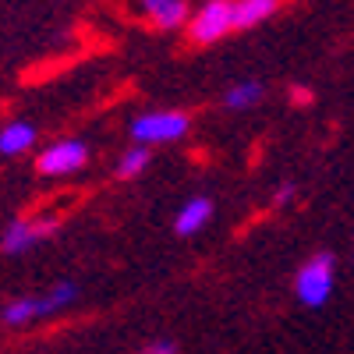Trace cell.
Listing matches in <instances>:
<instances>
[{"instance_id":"obj_4","label":"cell","mask_w":354,"mask_h":354,"mask_svg":"<svg viewBox=\"0 0 354 354\" xmlns=\"http://www.w3.org/2000/svg\"><path fill=\"white\" fill-rule=\"evenodd\" d=\"M88 160V145L78 142V138H61V142H53L46 145V149L36 156V170L43 177H64V174H75L82 170Z\"/></svg>"},{"instance_id":"obj_14","label":"cell","mask_w":354,"mask_h":354,"mask_svg":"<svg viewBox=\"0 0 354 354\" xmlns=\"http://www.w3.org/2000/svg\"><path fill=\"white\" fill-rule=\"evenodd\" d=\"M294 198V185H280V192H277V205H283V202H290Z\"/></svg>"},{"instance_id":"obj_3","label":"cell","mask_w":354,"mask_h":354,"mask_svg":"<svg viewBox=\"0 0 354 354\" xmlns=\"http://www.w3.org/2000/svg\"><path fill=\"white\" fill-rule=\"evenodd\" d=\"M230 28H234V0H205L188 18V39L195 46H209L223 39Z\"/></svg>"},{"instance_id":"obj_8","label":"cell","mask_w":354,"mask_h":354,"mask_svg":"<svg viewBox=\"0 0 354 354\" xmlns=\"http://www.w3.org/2000/svg\"><path fill=\"white\" fill-rule=\"evenodd\" d=\"M36 135L39 131L28 124V121H11V124L0 128V153H4V156H21V153L32 149Z\"/></svg>"},{"instance_id":"obj_12","label":"cell","mask_w":354,"mask_h":354,"mask_svg":"<svg viewBox=\"0 0 354 354\" xmlns=\"http://www.w3.org/2000/svg\"><path fill=\"white\" fill-rule=\"evenodd\" d=\"M149 145H135V149H128L124 153V160H117V181H135V177L145 170V167H149Z\"/></svg>"},{"instance_id":"obj_9","label":"cell","mask_w":354,"mask_h":354,"mask_svg":"<svg viewBox=\"0 0 354 354\" xmlns=\"http://www.w3.org/2000/svg\"><path fill=\"white\" fill-rule=\"evenodd\" d=\"M277 11H280V0H234V28H255Z\"/></svg>"},{"instance_id":"obj_5","label":"cell","mask_w":354,"mask_h":354,"mask_svg":"<svg viewBox=\"0 0 354 354\" xmlns=\"http://www.w3.org/2000/svg\"><path fill=\"white\" fill-rule=\"evenodd\" d=\"M50 234H57V220L53 216H39V220H11L4 227V234H0V252L4 255H21L28 248H36L43 238H50Z\"/></svg>"},{"instance_id":"obj_6","label":"cell","mask_w":354,"mask_h":354,"mask_svg":"<svg viewBox=\"0 0 354 354\" xmlns=\"http://www.w3.org/2000/svg\"><path fill=\"white\" fill-rule=\"evenodd\" d=\"M138 4H142L145 21L156 25V28H181L192 18L185 0H138Z\"/></svg>"},{"instance_id":"obj_1","label":"cell","mask_w":354,"mask_h":354,"mask_svg":"<svg viewBox=\"0 0 354 354\" xmlns=\"http://www.w3.org/2000/svg\"><path fill=\"white\" fill-rule=\"evenodd\" d=\"M333 270H337V262H333L330 252H315L301 266L298 277H294V290H298L301 305L322 308V305L330 301V294H333Z\"/></svg>"},{"instance_id":"obj_7","label":"cell","mask_w":354,"mask_h":354,"mask_svg":"<svg viewBox=\"0 0 354 354\" xmlns=\"http://www.w3.org/2000/svg\"><path fill=\"white\" fill-rule=\"evenodd\" d=\"M209 216H213V202L205 195H195L181 205V213L174 216V234L177 238H192V234H198L205 223H209Z\"/></svg>"},{"instance_id":"obj_13","label":"cell","mask_w":354,"mask_h":354,"mask_svg":"<svg viewBox=\"0 0 354 354\" xmlns=\"http://www.w3.org/2000/svg\"><path fill=\"white\" fill-rule=\"evenodd\" d=\"M142 354H177V344L174 340H156V344H149Z\"/></svg>"},{"instance_id":"obj_11","label":"cell","mask_w":354,"mask_h":354,"mask_svg":"<svg viewBox=\"0 0 354 354\" xmlns=\"http://www.w3.org/2000/svg\"><path fill=\"white\" fill-rule=\"evenodd\" d=\"M262 96H266V85H262V82H238V85L227 88L223 106H227V110H248V106H255Z\"/></svg>"},{"instance_id":"obj_10","label":"cell","mask_w":354,"mask_h":354,"mask_svg":"<svg viewBox=\"0 0 354 354\" xmlns=\"http://www.w3.org/2000/svg\"><path fill=\"white\" fill-rule=\"evenodd\" d=\"M32 298H36V319H46V315H53V312L68 308V305L78 298V287H75V283H57V287H50L46 294H32Z\"/></svg>"},{"instance_id":"obj_2","label":"cell","mask_w":354,"mask_h":354,"mask_svg":"<svg viewBox=\"0 0 354 354\" xmlns=\"http://www.w3.org/2000/svg\"><path fill=\"white\" fill-rule=\"evenodd\" d=\"M188 128H192V117L185 110H149V113H138L131 121V135L138 138V145L177 142L188 135Z\"/></svg>"}]
</instances>
